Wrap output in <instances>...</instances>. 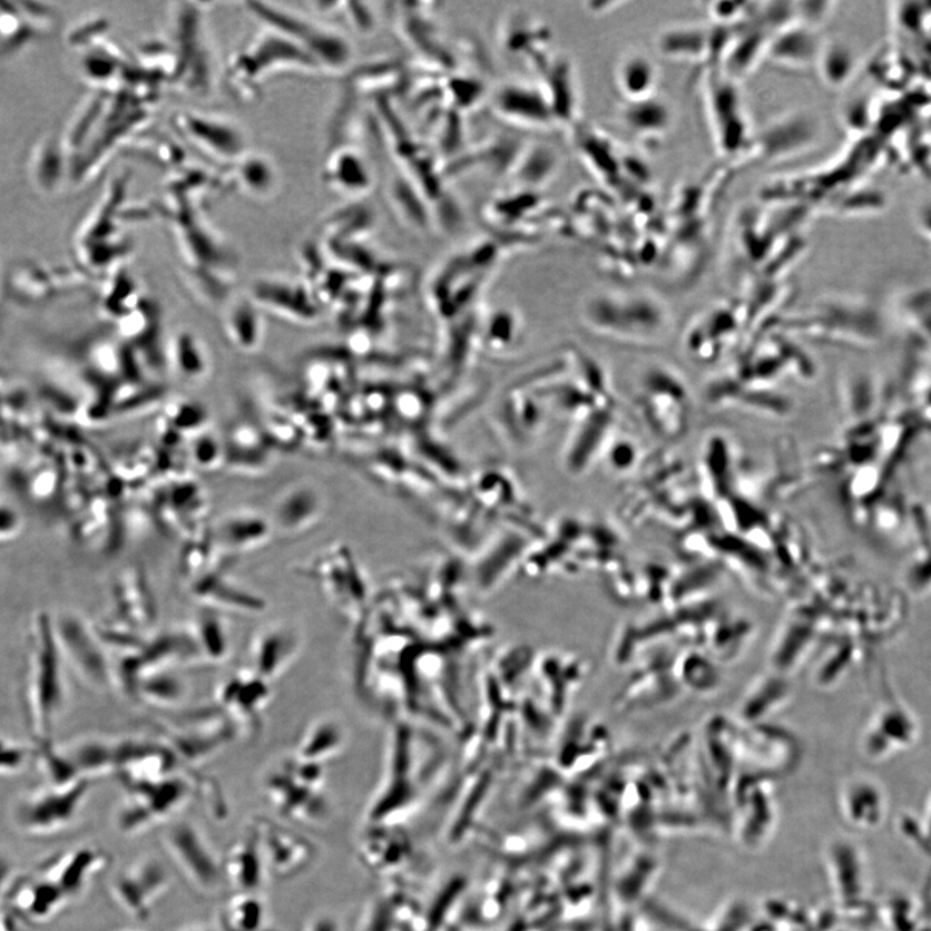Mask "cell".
<instances>
[{
	"label": "cell",
	"instance_id": "cell-30",
	"mask_svg": "<svg viewBox=\"0 0 931 931\" xmlns=\"http://www.w3.org/2000/svg\"><path fill=\"white\" fill-rule=\"evenodd\" d=\"M170 351L171 364L183 379L196 381L206 375L207 356L195 335H176Z\"/></svg>",
	"mask_w": 931,
	"mask_h": 931
},
{
	"label": "cell",
	"instance_id": "cell-35",
	"mask_svg": "<svg viewBox=\"0 0 931 931\" xmlns=\"http://www.w3.org/2000/svg\"><path fill=\"white\" fill-rule=\"evenodd\" d=\"M12 880L10 863L0 855V931H18V922L7 905V894Z\"/></svg>",
	"mask_w": 931,
	"mask_h": 931
},
{
	"label": "cell",
	"instance_id": "cell-24",
	"mask_svg": "<svg viewBox=\"0 0 931 931\" xmlns=\"http://www.w3.org/2000/svg\"><path fill=\"white\" fill-rule=\"evenodd\" d=\"M267 927V906L259 893H235L219 913L220 931H262Z\"/></svg>",
	"mask_w": 931,
	"mask_h": 931
},
{
	"label": "cell",
	"instance_id": "cell-33",
	"mask_svg": "<svg viewBox=\"0 0 931 931\" xmlns=\"http://www.w3.org/2000/svg\"><path fill=\"white\" fill-rule=\"evenodd\" d=\"M167 419L176 430H197L204 427L206 415L196 403H175L168 408Z\"/></svg>",
	"mask_w": 931,
	"mask_h": 931
},
{
	"label": "cell",
	"instance_id": "cell-37",
	"mask_svg": "<svg viewBox=\"0 0 931 931\" xmlns=\"http://www.w3.org/2000/svg\"><path fill=\"white\" fill-rule=\"evenodd\" d=\"M303 931H341V928L332 918L317 917L310 920Z\"/></svg>",
	"mask_w": 931,
	"mask_h": 931
},
{
	"label": "cell",
	"instance_id": "cell-20",
	"mask_svg": "<svg viewBox=\"0 0 931 931\" xmlns=\"http://www.w3.org/2000/svg\"><path fill=\"white\" fill-rule=\"evenodd\" d=\"M254 300L258 306L268 308L273 315L293 321L312 323L316 310L298 285L285 283H261L254 288Z\"/></svg>",
	"mask_w": 931,
	"mask_h": 931
},
{
	"label": "cell",
	"instance_id": "cell-39",
	"mask_svg": "<svg viewBox=\"0 0 931 931\" xmlns=\"http://www.w3.org/2000/svg\"><path fill=\"white\" fill-rule=\"evenodd\" d=\"M184 931H220V929L219 928L214 929V928H208V927H204V925H196V927L187 928Z\"/></svg>",
	"mask_w": 931,
	"mask_h": 931
},
{
	"label": "cell",
	"instance_id": "cell-29",
	"mask_svg": "<svg viewBox=\"0 0 931 931\" xmlns=\"http://www.w3.org/2000/svg\"><path fill=\"white\" fill-rule=\"evenodd\" d=\"M196 645L200 661L218 664L229 654V641L219 617L213 611L199 616L196 628Z\"/></svg>",
	"mask_w": 931,
	"mask_h": 931
},
{
	"label": "cell",
	"instance_id": "cell-1",
	"mask_svg": "<svg viewBox=\"0 0 931 931\" xmlns=\"http://www.w3.org/2000/svg\"><path fill=\"white\" fill-rule=\"evenodd\" d=\"M26 678V708L33 742L51 741L66 704V670L52 615L38 614L30 624Z\"/></svg>",
	"mask_w": 931,
	"mask_h": 931
},
{
	"label": "cell",
	"instance_id": "cell-32",
	"mask_svg": "<svg viewBox=\"0 0 931 931\" xmlns=\"http://www.w3.org/2000/svg\"><path fill=\"white\" fill-rule=\"evenodd\" d=\"M31 759H35L33 746L28 748L0 736V776L20 773Z\"/></svg>",
	"mask_w": 931,
	"mask_h": 931
},
{
	"label": "cell",
	"instance_id": "cell-19",
	"mask_svg": "<svg viewBox=\"0 0 931 931\" xmlns=\"http://www.w3.org/2000/svg\"><path fill=\"white\" fill-rule=\"evenodd\" d=\"M296 649L298 639L291 630L277 626L263 631L253 645V670L271 684L291 665Z\"/></svg>",
	"mask_w": 931,
	"mask_h": 931
},
{
	"label": "cell",
	"instance_id": "cell-4",
	"mask_svg": "<svg viewBox=\"0 0 931 931\" xmlns=\"http://www.w3.org/2000/svg\"><path fill=\"white\" fill-rule=\"evenodd\" d=\"M124 786L128 797L117 814L116 825L125 836H138L173 817L187 804L194 791L190 777L180 773L156 782Z\"/></svg>",
	"mask_w": 931,
	"mask_h": 931
},
{
	"label": "cell",
	"instance_id": "cell-15",
	"mask_svg": "<svg viewBox=\"0 0 931 931\" xmlns=\"http://www.w3.org/2000/svg\"><path fill=\"white\" fill-rule=\"evenodd\" d=\"M831 876L842 905L861 912L865 902L864 865L861 853L850 842L839 841L831 846Z\"/></svg>",
	"mask_w": 931,
	"mask_h": 931
},
{
	"label": "cell",
	"instance_id": "cell-21",
	"mask_svg": "<svg viewBox=\"0 0 931 931\" xmlns=\"http://www.w3.org/2000/svg\"><path fill=\"white\" fill-rule=\"evenodd\" d=\"M273 526L254 513H236L216 527L213 532L216 548L247 552L262 548L271 540Z\"/></svg>",
	"mask_w": 931,
	"mask_h": 931
},
{
	"label": "cell",
	"instance_id": "cell-7",
	"mask_svg": "<svg viewBox=\"0 0 931 931\" xmlns=\"http://www.w3.org/2000/svg\"><path fill=\"white\" fill-rule=\"evenodd\" d=\"M171 888L170 872L156 857L135 862L111 881L110 894L128 918L147 922Z\"/></svg>",
	"mask_w": 931,
	"mask_h": 931
},
{
	"label": "cell",
	"instance_id": "cell-6",
	"mask_svg": "<svg viewBox=\"0 0 931 931\" xmlns=\"http://www.w3.org/2000/svg\"><path fill=\"white\" fill-rule=\"evenodd\" d=\"M165 852L188 884L199 894L220 892L224 881L222 857L203 831L192 822L173 823L164 833Z\"/></svg>",
	"mask_w": 931,
	"mask_h": 931
},
{
	"label": "cell",
	"instance_id": "cell-36",
	"mask_svg": "<svg viewBox=\"0 0 931 931\" xmlns=\"http://www.w3.org/2000/svg\"><path fill=\"white\" fill-rule=\"evenodd\" d=\"M21 529L19 513L10 506L0 504V542L11 540Z\"/></svg>",
	"mask_w": 931,
	"mask_h": 931
},
{
	"label": "cell",
	"instance_id": "cell-16",
	"mask_svg": "<svg viewBox=\"0 0 931 931\" xmlns=\"http://www.w3.org/2000/svg\"><path fill=\"white\" fill-rule=\"evenodd\" d=\"M917 737V724L909 712L902 708H889L882 712L876 724L864 738V749L869 757L880 759L896 749L910 746Z\"/></svg>",
	"mask_w": 931,
	"mask_h": 931
},
{
	"label": "cell",
	"instance_id": "cell-12",
	"mask_svg": "<svg viewBox=\"0 0 931 931\" xmlns=\"http://www.w3.org/2000/svg\"><path fill=\"white\" fill-rule=\"evenodd\" d=\"M192 594L207 611H228L241 615L263 612V599L226 579L223 569L215 567L192 582Z\"/></svg>",
	"mask_w": 931,
	"mask_h": 931
},
{
	"label": "cell",
	"instance_id": "cell-26",
	"mask_svg": "<svg viewBox=\"0 0 931 931\" xmlns=\"http://www.w3.org/2000/svg\"><path fill=\"white\" fill-rule=\"evenodd\" d=\"M43 37L22 11L20 2H0V55L19 52Z\"/></svg>",
	"mask_w": 931,
	"mask_h": 931
},
{
	"label": "cell",
	"instance_id": "cell-10",
	"mask_svg": "<svg viewBox=\"0 0 931 931\" xmlns=\"http://www.w3.org/2000/svg\"><path fill=\"white\" fill-rule=\"evenodd\" d=\"M264 793L270 805L293 822L315 824L326 814L323 794L294 781L284 767L266 777Z\"/></svg>",
	"mask_w": 931,
	"mask_h": 931
},
{
	"label": "cell",
	"instance_id": "cell-9",
	"mask_svg": "<svg viewBox=\"0 0 931 931\" xmlns=\"http://www.w3.org/2000/svg\"><path fill=\"white\" fill-rule=\"evenodd\" d=\"M304 572L320 582L347 615L356 617L366 611L365 582L346 551L326 553Z\"/></svg>",
	"mask_w": 931,
	"mask_h": 931
},
{
	"label": "cell",
	"instance_id": "cell-31",
	"mask_svg": "<svg viewBox=\"0 0 931 931\" xmlns=\"http://www.w3.org/2000/svg\"><path fill=\"white\" fill-rule=\"evenodd\" d=\"M11 284L18 291L16 294L26 296L27 300H45L53 294L55 281L52 272L39 266L37 263H23L12 273Z\"/></svg>",
	"mask_w": 931,
	"mask_h": 931
},
{
	"label": "cell",
	"instance_id": "cell-3",
	"mask_svg": "<svg viewBox=\"0 0 931 931\" xmlns=\"http://www.w3.org/2000/svg\"><path fill=\"white\" fill-rule=\"evenodd\" d=\"M91 782L43 785L16 802L12 822L23 836L52 839L67 832L77 822L80 808L90 792Z\"/></svg>",
	"mask_w": 931,
	"mask_h": 931
},
{
	"label": "cell",
	"instance_id": "cell-2",
	"mask_svg": "<svg viewBox=\"0 0 931 931\" xmlns=\"http://www.w3.org/2000/svg\"><path fill=\"white\" fill-rule=\"evenodd\" d=\"M109 864L110 855L106 850L79 846L46 859L28 874L40 896L63 913L85 895Z\"/></svg>",
	"mask_w": 931,
	"mask_h": 931
},
{
	"label": "cell",
	"instance_id": "cell-38",
	"mask_svg": "<svg viewBox=\"0 0 931 931\" xmlns=\"http://www.w3.org/2000/svg\"><path fill=\"white\" fill-rule=\"evenodd\" d=\"M925 836H927V840L931 844V798H930V804H929L928 814H927Z\"/></svg>",
	"mask_w": 931,
	"mask_h": 931
},
{
	"label": "cell",
	"instance_id": "cell-27",
	"mask_svg": "<svg viewBox=\"0 0 931 931\" xmlns=\"http://www.w3.org/2000/svg\"><path fill=\"white\" fill-rule=\"evenodd\" d=\"M133 696L159 709H171L183 702L186 687L168 672L147 674L136 680Z\"/></svg>",
	"mask_w": 931,
	"mask_h": 931
},
{
	"label": "cell",
	"instance_id": "cell-17",
	"mask_svg": "<svg viewBox=\"0 0 931 931\" xmlns=\"http://www.w3.org/2000/svg\"><path fill=\"white\" fill-rule=\"evenodd\" d=\"M119 742L107 738H80L66 746H61L71 766L86 781L116 775L118 772Z\"/></svg>",
	"mask_w": 931,
	"mask_h": 931
},
{
	"label": "cell",
	"instance_id": "cell-23",
	"mask_svg": "<svg viewBox=\"0 0 931 931\" xmlns=\"http://www.w3.org/2000/svg\"><path fill=\"white\" fill-rule=\"evenodd\" d=\"M30 176L40 194L53 195L63 179L69 178V164L61 140L47 136L33 149Z\"/></svg>",
	"mask_w": 931,
	"mask_h": 931
},
{
	"label": "cell",
	"instance_id": "cell-25",
	"mask_svg": "<svg viewBox=\"0 0 931 931\" xmlns=\"http://www.w3.org/2000/svg\"><path fill=\"white\" fill-rule=\"evenodd\" d=\"M224 331L237 350L252 353L263 343L264 325L261 313L254 304L238 302L227 312Z\"/></svg>",
	"mask_w": 931,
	"mask_h": 931
},
{
	"label": "cell",
	"instance_id": "cell-22",
	"mask_svg": "<svg viewBox=\"0 0 931 931\" xmlns=\"http://www.w3.org/2000/svg\"><path fill=\"white\" fill-rule=\"evenodd\" d=\"M318 516L316 493L298 486L281 496L273 511V526L287 536L301 535L316 523Z\"/></svg>",
	"mask_w": 931,
	"mask_h": 931
},
{
	"label": "cell",
	"instance_id": "cell-34",
	"mask_svg": "<svg viewBox=\"0 0 931 931\" xmlns=\"http://www.w3.org/2000/svg\"><path fill=\"white\" fill-rule=\"evenodd\" d=\"M192 459L198 468L214 469L224 460L223 449L213 437L200 435L192 445Z\"/></svg>",
	"mask_w": 931,
	"mask_h": 931
},
{
	"label": "cell",
	"instance_id": "cell-18",
	"mask_svg": "<svg viewBox=\"0 0 931 931\" xmlns=\"http://www.w3.org/2000/svg\"><path fill=\"white\" fill-rule=\"evenodd\" d=\"M842 813L857 830H878L884 822L886 802L876 783L857 778L842 792Z\"/></svg>",
	"mask_w": 931,
	"mask_h": 931
},
{
	"label": "cell",
	"instance_id": "cell-13",
	"mask_svg": "<svg viewBox=\"0 0 931 931\" xmlns=\"http://www.w3.org/2000/svg\"><path fill=\"white\" fill-rule=\"evenodd\" d=\"M114 597L119 623L144 633L154 626L157 608L146 576L140 569H126L115 584Z\"/></svg>",
	"mask_w": 931,
	"mask_h": 931
},
{
	"label": "cell",
	"instance_id": "cell-8",
	"mask_svg": "<svg viewBox=\"0 0 931 931\" xmlns=\"http://www.w3.org/2000/svg\"><path fill=\"white\" fill-rule=\"evenodd\" d=\"M258 839L267 873L278 880H291L306 871L316 850L302 834L268 819H258L252 826Z\"/></svg>",
	"mask_w": 931,
	"mask_h": 931
},
{
	"label": "cell",
	"instance_id": "cell-11",
	"mask_svg": "<svg viewBox=\"0 0 931 931\" xmlns=\"http://www.w3.org/2000/svg\"><path fill=\"white\" fill-rule=\"evenodd\" d=\"M271 697L270 682L253 669L236 674L220 689L219 703L227 717L248 728L258 727L261 712Z\"/></svg>",
	"mask_w": 931,
	"mask_h": 931
},
{
	"label": "cell",
	"instance_id": "cell-28",
	"mask_svg": "<svg viewBox=\"0 0 931 931\" xmlns=\"http://www.w3.org/2000/svg\"><path fill=\"white\" fill-rule=\"evenodd\" d=\"M343 736L341 728L331 721L318 722L308 728L296 748V759L323 765L341 749Z\"/></svg>",
	"mask_w": 931,
	"mask_h": 931
},
{
	"label": "cell",
	"instance_id": "cell-14",
	"mask_svg": "<svg viewBox=\"0 0 931 931\" xmlns=\"http://www.w3.org/2000/svg\"><path fill=\"white\" fill-rule=\"evenodd\" d=\"M224 881L236 893H259L267 876L258 839L251 830L222 857Z\"/></svg>",
	"mask_w": 931,
	"mask_h": 931
},
{
	"label": "cell",
	"instance_id": "cell-5",
	"mask_svg": "<svg viewBox=\"0 0 931 931\" xmlns=\"http://www.w3.org/2000/svg\"><path fill=\"white\" fill-rule=\"evenodd\" d=\"M52 621L63 663L87 685L95 688L115 685V665L96 626L71 612L52 615Z\"/></svg>",
	"mask_w": 931,
	"mask_h": 931
}]
</instances>
